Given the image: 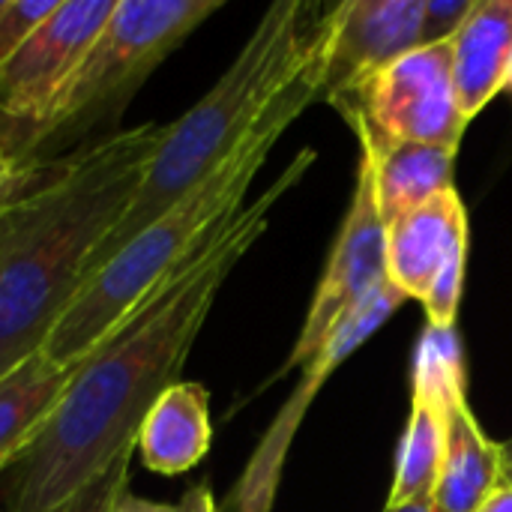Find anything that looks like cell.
Returning <instances> with one entry per match:
<instances>
[{
  "instance_id": "25",
  "label": "cell",
  "mask_w": 512,
  "mask_h": 512,
  "mask_svg": "<svg viewBox=\"0 0 512 512\" xmlns=\"http://www.w3.org/2000/svg\"><path fill=\"white\" fill-rule=\"evenodd\" d=\"M498 450H501V474H504V483H512V438L510 441H501Z\"/></svg>"
},
{
  "instance_id": "17",
  "label": "cell",
  "mask_w": 512,
  "mask_h": 512,
  "mask_svg": "<svg viewBox=\"0 0 512 512\" xmlns=\"http://www.w3.org/2000/svg\"><path fill=\"white\" fill-rule=\"evenodd\" d=\"M69 381L72 369L57 366L45 351L0 378V471L27 453Z\"/></svg>"
},
{
  "instance_id": "14",
  "label": "cell",
  "mask_w": 512,
  "mask_h": 512,
  "mask_svg": "<svg viewBox=\"0 0 512 512\" xmlns=\"http://www.w3.org/2000/svg\"><path fill=\"white\" fill-rule=\"evenodd\" d=\"M462 390H465V381L450 384V387L414 381L411 414L399 441L393 486L387 498L390 510L435 501L441 462H444V444H447V399Z\"/></svg>"
},
{
  "instance_id": "3",
  "label": "cell",
  "mask_w": 512,
  "mask_h": 512,
  "mask_svg": "<svg viewBox=\"0 0 512 512\" xmlns=\"http://www.w3.org/2000/svg\"><path fill=\"white\" fill-rule=\"evenodd\" d=\"M330 33V27H327ZM327 45V39H324ZM324 45L303 75L264 111L252 132L174 207L120 246L75 294L66 315L45 342V354L75 369L108 339L168 276H174L228 219L243 210V198L282 132L312 105L321 90Z\"/></svg>"
},
{
  "instance_id": "18",
  "label": "cell",
  "mask_w": 512,
  "mask_h": 512,
  "mask_svg": "<svg viewBox=\"0 0 512 512\" xmlns=\"http://www.w3.org/2000/svg\"><path fill=\"white\" fill-rule=\"evenodd\" d=\"M465 264H468V246L459 249L447 261V267L435 279L432 291L426 294L423 309H426L429 327H441V330L456 327V315H459V303H462V285H465Z\"/></svg>"
},
{
  "instance_id": "2",
  "label": "cell",
  "mask_w": 512,
  "mask_h": 512,
  "mask_svg": "<svg viewBox=\"0 0 512 512\" xmlns=\"http://www.w3.org/2000/svg\"><path fill=\"white\" fill-rule=\"evenodd\" d=\"M165 126L117 129L51 159L0 204V378L45 348L126 216Z\"/></svg>"
},
{
  "instance_id": "4",
  "label": "cell",
  "mask_w": 512,
  "mask_h": 512,
  "mask_svg": "<svg viewBox=\"0 0 512 512\" xmlns=\"http://www.w3.org/2000/svg\"><path fill=\"white\" fill-rule=\"evenodd\" d=\"M333 6L306 0L273 3L222 78L174 123L111 237L90 261L87 279L138 231L195 189L252 132L264 111L303 75L327 39ZM84 279V282H87Z\"/></svg>"
},
{
  "instance_id": "9",
  "label": "cell",
  "mask_w": 512,
  "mask_h": 512,
  "mask_svg": "<svg viewBox=\"0 0 512 512\" xmlns=\"http://www.w3.org/2000/svg\"><path fill=\"white\" fill-rule=\"evenodd\" d=\"M117 0H60L57 9L0 63L6 129L39 123L96 42Z\"/></svg>"
},
{
  "instance_id": "24",
  "label": "cell",
  "mask_w": 512,
  "mask_h": 512,
  "mask_svg": "<svg viewBox=\"0 0 512 512\" xmlns=\"http://www.w3.org/2000/svg\"><path fill=\"white\" fill-rule=\"evenodd\" d=\"M474 512H512V483H501Z\"/></svg>"
},
{
  "instance_id": "7",
  "label": "cell",
  "mask_w": 512,
  "mask_h": 512,
  "mask_svg": "<svg viewBox=\"0 0 512 512\" xmlns=\"http://www.w3.org/2000/svg\"><path fill=\"white\" fill-rule=\"evenodd\" d=\"M384 243H387V222L378 210L375 174L369 159L360 156L354 195L342 231L336 237V246L330 252V261L324 267V276L318 282V291L312 297L303 330L297 336V345L267 384L285 378L291 369H303L327 345L333 330L342 321H348L369 297H375L378 288L390 282Z\"/></svg>"
},
{
  "instance_id": "22",
  "label": "cell",
  "mask_w": 512,
  "mask_h": 512,
  "mask_svg": "<svg viewBox=\"0 0 512 512\" xmlns=\"http://www.w3.org/2000/svg\"><path fill=\"white\" fill-rule=\"evenodd\" d=\"M111 512H219V507H216V501H213L210 486L198 483V486H192L177 504H156V501L138 498V495H132L129 489H123V492L117 495Z\"/></svg>"
},
{
  "instance_id": "11",
  "label": "cell",
  "mask_w": 512,
  "mask_h": 512,
  "mask_svg": "<svg viewBox=\"0 0 512 512\" xmlns=\"http://www.w3.org/2000/svg\"><path fill=\"white\" fill-rule=\"evenodd\" d=\"M468 246V213L456 186L429 204L387 222V279L408 297L426 300L447 261Z\"/></svg>"
},
{
  "instance_id": "15",
  "label": "cell",
  "mask_w": 512,
  "mask_h": 512,
  "mask_svg": "<svg viewBox=\"0 0 512 512\" xmlns=\"http://www.w3.org/2000/svg\"><path fill=\"white\" fill-rule=\"evenodd\" d=\"M210 393L195 381L171 384L147 411L135 450L156 474H186L210 450Z\"/></svg>"
},
{
  "instance_id": "8",
  "label": "cell",
  "mask_w": 512,
  "mask_h": 512,
  "mask_svg": "<svg viewBox=\"0 0 512 512\" xmlns=\"http://www.w3.org/2000/svg\"><path fill=\"white\" fill-rule=\"evenodd\" d=\"M405 300L408 297L393 282H387L384 288H378L375 297H369L348 321H342L333 330L327 345L300 369V381H297L294 393L288 396V402L282 405V411L264 432L261 444L255 447L246 471L240 474L237 486L231 489V495L225 501V512H273L282 471H285V459L291 453L294 435H297L312 399L330 381V375L399 312V306Z\"/></svg>"
},
{
  "instance_id": "23",
  "label": "cell",
  "mask_w": 512,
  "mask_h": 512,
  "mask_svg": "<svg viewBox=\"0 0 512 512\" xmlns=\"http://www.w3.org/2000/svg\"><path fill=\"white\" fill-rule=\"evenodd\" d=\"M21 186V171L9 153V144H6V135L0 129V204Z\"/></svg>"
},
{
  "instance_id": "5",
  "label": "cell",
  "mask_w": 512,
  "mask_h": 512,
  "mask_svg": "<svg viewBox=\"0 0 512 512\" xmlns=\"http://www.w3.org/2000/svg\"><path fill=\"white\" fill-rule=\"evenodd\" d=\"M222 0H117L81 66L54 99L48 114L24 129H3L21 177L111 132L153 69L213 12Z\"/></svg>"
},
{
  "instance_id": "19",
  "label": "cell",
  "mask_w": 512,
  "mask_h": 512,
  "mask_svg": "<svg viewBox=\"0 0 512 512\" xmlns=\"http://www.w3.org/2000/svg\"><path fill=\"white\" fill-rule=\"evenodd\" d=\"M60 0H0V63L57 9Z\"/></svg>"
},
{
  "instance_id": "13",
  "label": "cell",
  "mask_w": 512,
  "mask_h": 512,
  "mask_svg": "<svg viewBox=\"0 0 512 512\" xmlns=\"http://www.w3.org/2000/svg\"><path fill=\"white\" fill-rule=\"evenodd\" d=\"M512 66V0H477L453 36V84L471 123L504 87Z\"/></svg>"
},
{
  "instance_id": "12",
  "label": "cell",
  "mask_w": 512,
  "mask_h": 512,
  "mask_svg": "<svg viewBox=\"0 0 512 512\" xmlns=\"http://www.w3.org/2000/svg\"><path fill=\"white\" fill-rule=\"evenodd\" d=\"M363 147V156L375 174V195L384 222H393L441 192L453 189V165L456 153L450 147L417 144V141H393L366 129H354Z\"/></svg>"
},
{
  "instance_id": "26",
  "label": "cell",
  "mask_w": 512,
  "mask_h": 512,
  "mask_svg": "<svg viewBox=\"0 0 512 512\" xmlns=\"http://www.w3.org/2000/svg\"><path fill=\"white\" fill-rule=\"evenodd\" d=\"M384 512H441L435 504H411V507H396V510H390V507H384Z\"/></svg>"
},
{
  "instance_id": "10",
  "label": "cell",
  "mask_w": 512,
  "mask_h": 512,
  "mask_svg": "<svg viewBox=\"0 0 512 512\" xmlns=\"http://www.w3.org/2000/svg\"><path fill=\"white\" fill-rule=\"evenodd\" d=\"M423 45V0H345L333 6L318 102L342 105L378 72Z\"/></svg>"
},
{
  "instance_id": "20",
  "label": "cell",
  "mask_w": 512,
  "mask_h": 512,
  "mask_svg": "<svg viewBox=\"0 0 512 512\" xmlns=\"http://www.w3.org/2000/svg\"><path fill=\"white\" fill-rule=\"evenodd\" d=\"M132 453H123L108 471H102L96 480H90L84 489H78L57 512H111L117 495L123 489H129V462H132Z\"/></svg>"
},
{
  "instance_id": "1",
  "label": "cell",
  "mask_w": 512,
  "mask_h": 512,
  "mask_svg": "<svg viewBox=\"0 0 512 512\" xmlns=\"http://www.w3.org/2000/svg\"><path fill=\"white\" fill-rule=\"evenodd\" d=\"M312 162L315 150H303L261 198L228 219L72 369L51 417L12 465L9 512H57L123 453L135 450L147 411L180 381L225 279L267 231L273 204Z\"/></svg>"
},
{
  "instance_id": "27",
  "label": "cell",
  "mask_w": 512,
  "mask_h": 512,
  "mask_svg": "<svg viewBox=\"0 0 512 512\" xmlns=\"http://www.w3.org/2000/svg\"><path fill=\"white\" fill-rule=\"evenodd\" d=\"M504 90H510L512 93V66H510V75H507V87H504Z\"/></svg>"
},
{
  "instance_id": "16",
  "label": "cell",
  "mask_w": 512,
  "mask_h": 512,
  "mask_svg": "<svg viewBox=\"0 0 512 512\" xmlns=\"http://www.w3.org/2000/svg\"><path fill=\"white\" fill-rule=\"evenodd\" d=\"M501 483V450L480 429L462 390L447 399V444L432 504L441 512H474Z\"/></svg>"
},
{
  "instance_id": "6",
  "label": "cell",
  "mask_w": 512,
  "mask_h": 512,
  "mask_svg": "<svg viewBox=\"0 0 512 512\" xmlns=\"http://www.w3.org/2000/svg\"><path fill=\"white\" fill-rule=\"evenodd\" d=\"M354 129L459 150L468 120L453 84V39L414 48L339 105Z\"/></svg>"
},
{
  "instance_id": "21",
  "label": "cell",
  "mask_w": 512,
  "mask_h": 512,
  "mask_svg": "<svg viewBox=\"0 0 512 512\" xmlns=\"http://www.w3.org/2000/svg\"><path fill=\"white\" fill-rule=\"evenodd\" d=\"M474 6L477 0H423V45L450 42L468 21Z\"/></svg>"
}]
</instances>
